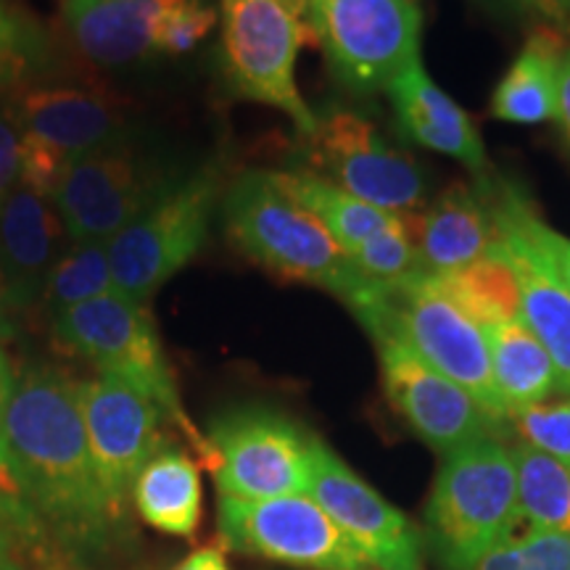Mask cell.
<instances>
[{"mask_svg": "<svg viewBox=\"0 0 570 570\" xmlns=\"http://www.w3.org/2000/svg\"><path fill=\"white\" fill-rule=\"evenodd\" d=\"M3 481L63 550L104 552L122 533L92 470L80 381L46 362L27 365L13 383L3 433Z\"/></svg>", "mask_w": 570, "mask_h": 570, "instance_id": "1", "label": "cell"}, {"mask_svg": "<svg viewBox=\"0 0 570 570\" xmlns=\"http://www.w3.org/2000/svg\"><path fill=\"white\" fill-rule=\"evenodd\" d=\"M225 230L238 252L281 281L317 285L348 304L367 277L327 227L283 188L275 173L252 169L227 188Z\"/></svg>", "mask_w": 570, "mask_h": 570, "instance_id": "2", "label": "cell"}, {"mask_svg": "<svg viewBox=\"0 0 570 570\" xmlns=\"http://www.w3.org/2000/svg\"><path fill=\"white\" fill-rule=\"evenodd\" d=\"M375 338H396L468 391L497 423H508L494 389L487 331L431 275L373 283L346 304Z\"/></svg>", "mask_w": 570, "mask_h": 570, "instance_id": "3", "label": "cell"}, {"mask_svg": "<svg viewBox=\"0 0 570 570\" xmlns=\"http://www.w3.org/2000/svg\"><path fill=\"white\" fill-rule=\"evenodd\" d=\"M520 520L512 449L481 436L444 454L425 504V541L446 570L475 562L515 537Z\"/></svg>", "mask_w": 570, "mask_h": 570, "instance_id": "4", "label": "cell"}, {"mask_svg": "<svg viewBox=\"0 0 570 570\" xmlns=\"http://www.w3.org/2000/svg\"><path fill=\"white\" fill-rule=\"evenodd\" d=\"M51 323L61 344L85 356L98 373L117 377L125 386L151 399L161 415L188 436L198 458L206 460V439L183 407L159 331L140 302L111 291L92 302L71 306Z\"/></svg>", "mask_w": 570, "mask_h": 570, "instance_id": "5", "label": "cell"}, {"mask_svg": "<svg viewBox=\"0 0 570 570\" xmlns=\"http://www.w3.org/2000/svg\"><path fill=\"white\" fill-rule=\"evenodd\" d=\"M3 111L19 135V183L48 198L71 161L125 138L111 98L80 85H19Z\"/></svg>", "mask_w": 570, "mask_h": 570, "instance_id": "6", "label": "cell"}, {"mask_svg": "<svg viewBox=\"0 0 570 570\" xmlns=\"http://www.w3.org/2000/svg\"><path fill=\"white\" fill-rule=\"evenodd\" d=\"M223 177L217 167H202L175 180L148 204L130 225L109 240L114 291L146 304L164 283L173 281L209 235Z\"/></svg>", "mask_w": 570, "mask_h": 570, "instance_id": "7", "label": "cell"}, {"mask_svg": "<svg viewBox=\"0 0 570 570\" xmlns=\"http://www.w3.org/2000/svg\"><path fill=\"white\" fill-rule=\"evenodd\" d=\"M306 9L294 0H219L227 80L248 101L265 104L312 138L320 119L296 85L306 35Z\"/></svg>", "mask_w": 570, "mask_h": 570, "instance_id": "8", "label": "cell"}, {"mask_svg": "<svg viewBox=\"0 0 570 570\" xmlns=\"http://www.w3.org/2000/svg\"><path fill=\"white\" fill-rule=\"evenodd\" d=\"M204 439V462L223 497L309 494L315 436L283 412L259 404L235 407L214 420Z\"/></svg>", "mask_w": 570, "mask_h": 570, "instance_id": "9", "label": "cell"}, {"mask_svg": "<svg viewBox=\"0 0 570 570\" xmlns=\"http://www.w3.org/2000/svg\"><path fill=\"white\" fill-rule=\"evenodd\" d=\"M306 17L327 63L352 90H389L420 61L417 0H306Z\"/></svg>", "mask_w": 570, "mask_h": 570, "instance_id": "10", "label": "cell"}, {"mask_svg": "<svg viewBox=\"0 0 570 570\" xmlns=\"http://www.w3.org/2000/svg\"><path fill=\"white\" fill-rule=\"evenodd\" d=\"M173 183L167 164L122 138L71 161L51 202L71 240L109 244Z\"/></svg>", "mask_w": 570, "mask_h": 570, "instance_id": "11", "label": "cell"}, {"mask_svg": "<svg viewBox=\"0 0 570 570\" xmlns=\"http://www.w3.org/2000/svg\"><path fill=\"white\" fill-rule=\"evenodd\" d=\"M217 529L225 550L306 570H365L344 531L309 494L235 499L219 494Z\"/></svg>", "mask_w": 570, "mask_h": 570, "instance_id": "12", "label": "cell"}, {"mask_svg": "<svg viewBox=\"0 0 570 570\" xmlns=\"http://www.w3.org/2000/svg\"><path fill=\"white\" fill-rule=\"evenodd\" d=\"M80 404L98 487L117 529H127L140 470L164 444V417L151 399L109 375L80 381Z\"/></svg>", "mask_w": 570, "mask_h": 570, "instance_id": "13", "label": "cell"}, {"mask_svg": "<svg viewBox=\"0 0 570 570\" xmlns=\"http://www.w3.org/2000/svg\"><path fill=\"white\" fill-rule=\"evenodd\" d=\"M309 140L312 164L360 202L383 212L407 214L425 204L428 180L415 159L396 151L383 135L354 111H331Z\"/></svg>", "mask_w": 570, "mask_h": 570, "instance_id": "14", "label": "cell"}, {"mask_svg": "<svg viewBox=\"0 0 570 570\" xmlns=\"http://www.w3.org/2000/svg\"><path fill=\"white\" fill-rule=\"evenodd\" d=\"M309 497L373 570H423V539L412 520L315 436Z\"/></svg>", "mask_w": 570, "mask_h": 570, "instance_id": "15", "label": "cell"}, {"mask_svg": "<svg viewBox=\"0 0 570 570\" xmlns=\"http://www.w3.org/2000/svg\"><path fill=\"white\" fill-rule=\"evenodd\" d=\"M381 356V375L386 396L417 439L441 454L494 436L502 428L465 389L449 381L439 370L396 338H375Z\"/></svg>", "mask_w": 570, "mask_h": 570, "instance_id": "16", "label": "cell"}, {"mask_svg": "<svg viewBox=\"0 0 570 570\" xmlns=\"http://www.w3.org/2000/svg\"><path fill=\"white\" fill-rule=\"evenodd\" d=\"M71 244L51 198L17 180L0 204V283L9 309L40 302L48 277Z\"/></svg>", "mask_w": 570, "mask_h": 570, "instance_id": "17", "label": "cell"}, {"mask_svg": "<svg viewBox=\"0 0 570 570\" xmlns=\"http://www.w3.org/2000/svg\"><path fill=\"white\" fill-rule=\"evenodd\" d=\"M489 196L499 225L497 248L518 277L520 317L550 354L558 373V391L570 396V288L547 256L531 244L499 188Z\"/></svg>", "mask_w": 570, "mask_h": 570, "instance_id": "18", "label": "cell"}, {"mask_svg": "<svg viewBox=\"0 0 570 570\" xmlns=\"http://www.w3.org/2000/svg\"><path fill=\"white\" fill-rule=\"evenodd\" d=\"M188 0H63L71 40L101 67L161 56L164 32Z\"/></svg>", "mask_w": 570, "mask_h": 570, "instance_id": "19", "label": "cell"}, {"mask_svg": "<svg viewBox=\"0 0 570 570\" xmlns=\"http://www.w3.org/2000/svg\"><path fill=\"white\" fill-rule=\"evenodd\" d=\"M499 225L487 185L454 183L428 206L417 233L425 275H446L494 254Z\"/></svg>", "mask_w": 570, "mask_h": 570, "instance_id": "20", "label": "cell"}, {"mask_svg": "<svg viewBox=\"0 0 570 570\" xmlns=\"http://www.w3.org/2000/svg\"><path fill=\"white\" fill-rule=\"evenodd\" d=\"M399 127L410 140L436 154L454 156L470 173L483 175L489 161L481 135L470 122L465 109L454 104L436 82L428 77L423 61H415L407 71L389 85Z\"/></svg>", "mask_w": 570, "mask_h": 570, "instance_id": "21", "label": "cell"}, {"mask_svg": "<svg viewBox=\"0 0 570 570\" xmlns=\"http://www.w3.org/2000/svg\"><path fill=\"white\" fill-rule=\"evenodd\" d=\"M132 508L142 523L156 531L169 537H194L204 508L196 460L183 449L161 446L135 481Z\"/></svg>", "mask_w": 570, "mask_h": 570, "instance_id": "22", "label": "cell"}, {"mask_svg": "<svg viewBox=\"0 0 570 570\" xmlns=\"http://www.w3.org/2000/svg\"><path fill=\"white\" fill-rule=\"evenodd\" d=\"M568 42L550 27H539L494 90L491 114L512 125H539L552 119L558 69Z\"/></svg>", "mask_w": 570, "mask_h": 570, "instance_id": "23", "label": "cell"}, {"mask_svg": "<svg viewBox=\"0 0 570 570\" xmlns=\"http://www.w3.org/2000/svg\"><path fill=\"white\" fill-rule=\"evenodd\" d=\"M494 389L508 420L515 412L547 402L558 391V373L523 317L487 327Z\"/></svg>", "mask_w": 570, "mask_h": 570, "instance_id": "24", "label": "cell"}, {"mask_svg": "<svg viewBox=\"0 0 570 570\" xmlns=\"http://www.w3.org/2000/svg\"><path fill=\"white\" fill-rule=\"evenodd\" d=\"M277 180L298 204H304L327 227V233L338 240V246L348 254L352 248L365 244L375 233L386 230L407 214L383 212L373 204L346 194L344 188L333 185L317 173H275Z\"/></svg>", "mask_w": 570, "mask_h": 570, "instance_id": "25", "label": "cell"}, {"mask_svg": "<svg viewBox=\"0 0 570 570\" xmlns=\"http://www.w3.org/2000/svg\"><path fill=\"white\" fill-rule=\"evenodd\" d=\"M431 277L483 331L520 317L518 277L512 273L510 262L499 254V248H494V254L473 262V265Z\"/></svg>", "mask_w": 570, "mask_h": 570, "instance_id": "26", "label": "cell"}, {"mask_svg": "<svg viewBox=\"0 0 570 570\" xmlns=\"http://www.w3.org/2000/svg\"><path fill=\"white\" fill-rule=\"evenodd\" d=\"M518 473L520 520L531 531L570 537V468L529 444L512 446Z\"/></svg>", "mask_w": 570, "mask_h": 570, "instance_id": "27", "label": "cell"}, {"mask_svg": "<svg viewBox=\"0 0 570 570\" xmlns=\"http://www.w3.org/2000/svg\"><path fill=\"white\" fill-rule=\"evenodd\" d=\"M114 291L109 246L101 240H75L61 256L42 288L40 306L48 317H59L71 306L92 302Z\"/></svg>", "mask_w": 570, "mask_h": 570, "instance_id": "28", "label": "cell"}, {"mask_svg": "<svg viewBox=\"0 0 570 570\" xmlns=\"http://www.w3.org/2000/svg\"><path fill=\"white\" fill-rule=\"evenodd\" d=\"M48 56L46 32L9 0H0V92L32 82Z\"/></svg>", "mask_w": 570, "mask_h": 570, "instance_id": "29", "label": "cell"}, {"mask_svg": "<svg viewBox=\"0 0 570 570\" xmlns=\"http://www.w3.org/2000/svg\"><path fill=\"white\" fill-rule=\"evenodd\" d=\"M412 217H404L386 230L375 233L365 244L348 252L352 265L373 283H399L425 275L420 248L412 233Z\"/></svg>", "mask_w": 570, "mask_h": 570, "instance_id": "30", "label": "cell"}, {"mask_svg": "<svg viewBox=\"0 0 570 570\" xmlns=\"http://www.w3.org/2000/svg\"><path fill=\"white\" fill-rule=\"evenodd\" d=\"M473 570H570V537L529 531L475 562Z\"/></svg>", "mask_w": 570, "mask_h": 570, "instance_id": "31", "label": "cell"}, {"mask_svg": "<svg viewBox=\"0 0 570 570\" xmlns=\"http://www.w3.org/2000/svg\"><path fill=\"white\" fill-rule=\"evenodd\" d=\"M510 423L515 425L523 444L570 468V396L520 410Z\"/></svg>", "mask_w": 570, "mask_h": 570, "instance_id": "32", "label": "cell"}, {"mask_svg": "<svg viewBox=\"0 0 570 570\" xmlns=\"http://www.w3.org/2000/svg\"><path fill=\"white\" fill-rule=\"evenodd\" d=\"M499 194H502L504 202H508L512 217L518 219V225L523 227L525 235H529L531 244L547 256V262L558 269V275L566 281V285L570 288V238L568 235L552 230V227L547 225L537 212H533L529 198L520 194L518 188H512L510 183L499 185Z\"/></svg>", "mask_w": 570, "mask_h": 570, "instance_id": "33", "label": "cell"}, {"mask_svg": "<svg viewBox=\"0 0 570 570\" xmlns=\"http://www.w3.org/2000/svg\"><path fill=\"white\" fill-rule=\"evenodd\" d=\"M217 24V11L204 0H188L180 11L169 21L167 32H164L161 56H183L202 42L212 27Z\"/></svg>", "mask_w": 570, "mask_h": 570, "instance_id": "34", "label": "cell"}, {"mask_svg": "<svg viewBox=\"0 0 570 570\" xmlns=\"http://www.w3.org/2000/svg\"><path fill=\"white\" fill-rule=\"evenodd\" d=\"M19 180V135L0 106V204Z\"/></svg>", "mask_w": 570, "mask_h": 570, "instance_id": "35", "label": "cell"}, {"mask_svg": "<svg viewBox=\"0 0 570 570\" xmlns=\"http://www.w3.org/2000/svg\"><path fill=\"white\" fill-rule=\"evenodd\" d=\"M525 17L570 40V0H510Z\"/></svg>", "mask_w": 570, "mask_h": 570, "instance_id": "36", "label": "cell"}, {"mask_svg": "<svg viewBox=\"0 0 570 570\" xmlns=\"http://www.w3.org/2000/svg\"><path fill=\"white\" fill-rule=\"evenodd\" d=\"M554 122H558V130L562 140L570 146V42L562 51L560 69H558V92H554Z\"/></svg>", "mask_w": 570, "mask_h": 570, "instance_id": "37", "label": "cell"}, {"mask_svg": "<svg viewBox=\"0 0 570 570\" xmlns=\"http://www.w3.org/2000/svg\"><path fill=\"white\" fill-rule=\"evenodd\" d=\"M13 383H17V375H13V367H11L9 354H6L3 344H0V481H3V433H6V415H9Z\"/></svg>", "mask_w": 570, "mask_h": 570, "instance_id": "38", "label": "cell"}, {"mask_svg": "<svg viewBox=\"0 0 570 570\" xmlns=\"http://www.w3.org/2000/svg\"><path fill=\"white\" fill-rule=\"evenodd\" d=\"M173 570H230L225 552L219 547H204L194 554H188L183 562H177Z\"/></svg>", "mask_w": 570, "mask_h": 570, "instance_id": "39", "label": "cell"}, {"mask_svg": "<svg viewBox=\"0 0 570 570\" xmlns=\"http://www.w3.org/2000/svg\"><path fill=\"white\" fill-rule=\"evenodd\" d=\"M0 570H21L17 550H13V541L6 531V525H0Z\"/></svg>", "mask_w": 570, "mask_h": 570, "instance_id": "40", "label": "cell"}, {"mask_svg": "<svg viewBox=\"0 0 570 570\" xmlns=\"http://www.w3.org/2000/svg\"><path fill=\"white\" fill-rule=\"evenodd\" d=\"M6 325H9V304H6L3 283H0V333L6 331Z\"/></svg>", "mask_w": 570, "mask_h": 570, "instance_id": "41", "label": "cell"}, {"mask_svg": "<svg viewBox=\"0 0 570 570\" xmlns=\"http://www.w3.org/2000/svg\"><path fill=\"white\" fill-rule=\"evenodd\" d=\"M51 570H88V568H51Z\"/></svg>", "mask_w": 570, "mask_h": 570, "instance_id": "42", "label": "cell"}, {"mask_svg": "<svg viewBox=\"0 0 570 570\" xmlns=\"http://www.w3.org/2000/svg\"><path fill=\"white\" fill-rule=\"evenodd\" d=\"M296 6H302V9H306V0H294Z\"/></svg>", "mask_w": 570, "mask_h": 570, "instance_id": "43", "label": "cell"}, {"mask_svg": "<svg viewBox=\"0 0 570 570\" xmlns=\"http://www.w3.org/2000/svg\"><path fill=\"white\" fill-rule=\"evenodd\" d=\"M365 570H373V568H365Z\"/></svg>", "mask_w": 570, "mask_h": 570, "instance_id": "44", "label": "cell"}]
</instances>
